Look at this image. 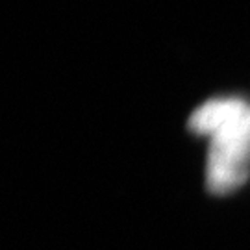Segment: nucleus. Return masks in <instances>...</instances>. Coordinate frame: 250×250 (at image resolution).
<instances>
[{"label": "nucleus", "mask_w": 250, "mask_h": 250, "mask_svg": "<svg viewBox=\"0 0 250 250\" xmlns=\"http://www.w3.org/2000/svg\"><path fill=\"white\" fill-rule=\"evenodd\" d=\"M250 104L209 135L206 182L215 195H228L249 178Z\"/></svg>", "instance_id": "obj_1"}, {"label": "nucleus", "mask_w": 250, "mask_h": 250, "mask_svg": "<svg viewBox=\"0 0 250 250\" xmlns=\"http://www.w3.org/2000/svg\"><path fill=\"white\" fill-rule=\"evenodd\" d=\"M249 102L243 99H213L198 106L188 121V128L193 134L211 135L223 126L226 121H230L233 115H237Z\"/></svg>", "instance_id": "obj_2"}]
</instances>
